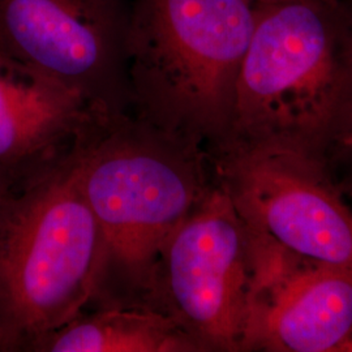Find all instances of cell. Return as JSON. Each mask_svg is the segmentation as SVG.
<instances>
[{
    "mask_svg": "<svg viewBox=\"0 0 352 352\" xmlns=\"http://www.w3.org/2000/svg\"><path fill=\"white\" fill-rule=\"evenodd\" d=\"M71 160L100 232L87 311H154L164 247L215 183L209 153L133 113H98Z\"/></svg>",
    "mask_w": 352,
    "mask_h": 352,
    "instance_id": "6da1fadb",
    "label": "cell"
},
{
    "mask_svg": "<svg viewBox=\"0 0 352 352\" xmlns=\"http://www.w3.org/2000/svg\"><path fill=\"white\" fill-rule=\"evenodd\" d=\"M351 124L352 26L340 0L257 3L226 142H276L327 158Z\"/></svg>",
    "mask_w": 352,
    "mask_h": 352,
    "instance_id": "7a4b0ae2",
    "label": "cell"
},
{
    "mask_svg": "<svg viewBox=\"0 0 352 352\" xmlns=\"http://www.w3.org/2000/svg\"><path fill=\"white\" fill-rule=\"evenodd\" d=\"M253 0H133L126 34L132 113L204 146L226 142Z\"/></svg>",
    "mask_w": 352,
    "mask_h": 352,
    "instance_id": "3957f363",
    "label": "cell"
},
{
    "mask_svg": "<svg viewBox=\"0 0 352 352\" xmlns=\"http://www.w3.org/2000/svg\"><path fill=\"white\" fill-rule=\"evenodd\" d=\"M71 155L16 179L0 202V352H41L88 309L100 232Z\"/></svg>",
    "mask_w": 352,
    "mask_h": 352,
    "instance_id": "277c9868",
    "label": "cell"
},
{
    "mask_svg": "<svg viewBox=\"0 0 352 352\" xmlns=\"http://www.w3.org/2000/svg\"><path fill=\"white\" fill-rule=\"evenodd\" d=\"M208 153L214 180L252 230L305 258L352 269V206L327 157L261 141Z\"/></svg>",
    "mask_w": 352,
    "mask_h": 352,
    "instance_id": "5b68a950",
    "label": "cell"
},
{
    "mask_svg": "<svg viewBox=\"0 0 352 352\" xmlns=\"http://www.w3.org/2000/svg\"><path fill=\"white\" fill-rule=\"evenodd\" d=\"M252 278L251 230L215 182L164 247L154 311L173 318L200 352H243Z\"/></svg>",
    "mask_w": 352,
    "mask_h": 352,
    "instance_id": "8992f818",
    "label": "cell"
},
{
    "mask_svg": "<svg viewBox=\"0 0 352 352\" xmlns=\"http://www.w3.org/2000/svg\"><path fill=\"white\" fill-rule=\"evenodd\" d=\"M131 3L0 0V54L72 89L97 111L132 113Z\"/></svg>",
    "mask_w": 352,
    "mask_h": 352,
    "instance_id": "52a82bcc",
    "label": "cell"
},
{
    "mask_svg": "<svg viewBox=\"0 0 352 352\" xmlns=\"http://www.w3.org/2000/svg\"><path fill=\"white\" fill-rule=\"evenodd\" d=\"M250 230L253 278L243 352H337L352 329V269L305 258Z\"/></svg>",
    "mask_w": 352,
    "mask_h": 352,
    "instance_id": "ba28073f",
    "label": "cell"
},
{
    "mask_svg": "<svg viewBox=\"0 0 352 352\" xmlns=\"http://www.w3.org/2000/svg\"><path fill=\"white\" fill-rule=\"evenodd\" d=\"M98 113L72 89L0 54V166L14 179L64 162Z\"/></svg>",
    "mask_w": 352,
    "mask_h": 352,
    "instance_id": "9c48e42d",
    "label": "cell"
},
{
    "mask_svg": "<svg viewBox=\"0 0 352 352\" xmlns=\"http://www.w3.org/2000/svg\"><path fill=\"white\" fill-rule=\"evenodd\" d=\"M41 352H200L168 316L139 308H100L54 333Z\"/></svg>",
    "mask_w": 352,
    "mask_h": 352,
    "instance_id": "30bf717a",
    "label": "cell"
},
{
    "mask_svg": "<svg viewBox=\"0 0 352 352\" xmlns=\"http://www.w3.org/2000/svg\"><path fill=\"white\" fill-rule=\"evenodd\" d=\"M14 180H16L14 176L10 171H7L6 168H3L0 166V202L4 199V196L7 195L8 189L11 188V186H12Z\"/></svg>",
    "mask_w": 352,
    "mask_h": 352,
    "instance_id": "8fae6325",
    "label": "cell"
},
{
    "mask_svg": "<svg viewBox=\"0 0 352 352\" xmlns=\"http://www.w3.org/2000/svg\"><path fill=\"white\" fill-rule=\"evenodd\" d=\"M337 149L340 151V154L343 153L347 157V160L351 162L352 166V124L346 136L340 141V146Z\"/></svg>",
    "mask_w": 352,
    "mask_h": 352,
    "instance_id": "7c38bea8",
    "label": "cell"
},
{
    "mask_svg": "<svg viewBox=\"0 0 352 352\" xmlns=\"http://www.w3.org/2000/svg\"><path fill=\"white\" fill-rule=\"evenodd\" d=\"M337 352H352V329L350 334L347 336V338L340 343Z\"/></svg>",
    "mask_w": 352,
    "mask_h": 352,
    "instance_id": "4fadbf2b",
    "label": "cell"
},
{
    "mask_svg": "<svg viewBox=\"0 0 352 352\" xmlns=\"http://www.w3.org/2000/svg\"><path fill=\"white\" fill-rule=\"evenodd\" d=\"M340 3H342L344 11L347 13V16H349V19H350V23H351L352 26V0H340Z\"/></svg>",
    "mask_w": 352,
    "mask_h": 352,
    "instance_id": "5bb4252c",
    "label": "cell"
},
{
    "mask_svg": "<svg viewBox=\"0 0 352 352\" xmlns=\"http://www.w3.org/2000/svg\"><path fill=\"white\" fill-rule=\"evenodd\" d=\"M254 3H276V1H285V0H253Z\"/></svg>",
    "mask_w": 352,
    "mask_h": 352,
    "instance_id": "9a60e30c",
    "label": "cell"
}]
</instances>
